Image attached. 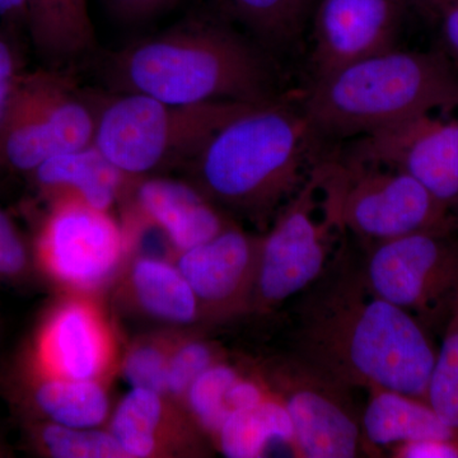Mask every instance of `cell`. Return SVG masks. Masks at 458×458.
<instances>
[{
  "label": "cell",
  "mask_w": 458,
  "mask_h": 458,
  "mask_svg": "<svg viewBox=\"0 0 458 458\" xmlns=\"http://www.w3.org/2000/svg\"><path fill=\"white\" fill-rule=\"evenodd\" d=\"M307 291L293 354L346 387L427 401L437 352L414 315L372 293L346 262H330Z\"/></svg>",
  "instance_id": "6da1fadb"
},
{
  "label": "cell",
  "mask_w": 458,
  "mask_h": 458,
  "mask_svg": "<svg viewBox=\"0 0 458 458\" xmlns=\"http://www.w3.org/2000/svg\"><path fill=\"white\" fill-rule=\"evenodd\" d=\"M313 135L302 113L274 99L250 104L216 129L189 165L213 203L267 222L309 180Z\"/></svg>",
  "instance_id": "7a4b0ae2"
},
{
  "label": "cell",
  "mask_w": 458,
  "mask_h": 458,
  "mask_svg": "<svg viewBox=\"0 0 458 458\" xmlns=\"http://www.w3.org/2000/svg\"><path fill=\"white\" fill-rule=\"evenodd\" d=\"M108 77L119 92L174 105L271 101L270 73L254 45L205 25L179 27L117 53Z\"/></svg>",
  "instance_id": "3957f363"
},
{
  "label": "cell",
  "mask_w": 458,
  "mask_h": 458,
  "mask_svg": "<svg viewBox=\"0 0 458 458\" xmlns=\"http://www.w3.org/2000/svg\"><path fill=\"white\" fill-rule=\"evenodd\" d=\"M458 110V68L442 53L394 49L322 77L303 102L316 135L345 138Z\"/></svg>",
  "instance_id": "277c9868"
},
{
  "label": "cell",
  "mask_w": 458,
  "mask_h": 458,
  "mask_svg": "<svg viewBox=\"0 0 458 458\" xmlns=\"http://www.w3.org/2000/svg\"><path fill=\"white\" fill-rule=\"evenodd\" d=\"M95 102L93 146L126 176L189 164L216 129L250 105H174L134 92Z\"/></svg>",
  "instance_id": "5b68a950"
},
{
  "label": "cell",
  "mask_w": 458,
  "mask_h": 458,
  "mask_svg": "<svg viewBox=\"0 0 458 458\" xmlns=\"http://www.w3.org/2000/svg\"><path fill=\"white\" fill-rule=\"evenodd\" d=\"M324 168L330 189L327 209L369 247L450 227L448 207L405 172L346 164Z\"/></svg>",
  "instance_id": "8992f818"
},
{
  "label": "cell",
  "mask_w": 458,
  "mask_h": 458,
  "mask_svg": "<svg viewBox=\"0 0 458 458\" xmlns=\"http://www.w3.org/2000/svg\"><path fill=\"white\" fill-rule=\"evenodd\" d=\"M95 131L96 102L81 95L68 69L25 72L3 137L2 167L31 174L50 157L90 146Z\"/></svg>",
  "instance_id": "52a82bcc"
},
{
  "label": "cell",
  "mask_w": 458,
  "mask_h": 458,
  "mask_svg": "<svg viewBox=\"0 0 458 458\" xmlns=\"http://www.w3.org/2000/svg\"><path fill=\"white\" fill-rule=\"evenodd\" d=\"M260 376L291 420L295 456L352 458L363 452L352 388L295 354L267 360Z\"/></svg>",
  "instance_id": "ba28073f"
},
{
  "label": "cell",
  "mask_w": 458,
  "mask_h": 458,
  "mask_svg": "<svg viewBox=\"0 0 458 458\" xmlns=\"http://www.w3.org/2000/svg\"><path fill=\"white\" fill-rule=\"evenodd\" d=\"M316 168L302 188L276 214L273 227L261 236L260 260L252 297L258 311L270 312L303 293L330 265V227L337 225L327 209V221L316 222L315 194L322 183Z\"/></svg>",
  "instance_id": "9c48e42d"
},
{
  "label": "cell",
  "mask_w": 458,
  "mask_h": 458,
  "mask_svg": "<svg viewBox=\"0 0 458 458\" xmlns=\"http://www.w3.org/2000/svg\"><path fill=\"white\" fill-rule=\"evenodd\" d=\"M445 233L417 232L370 246L360 267L364 284L417 318L451 309L458 291V247Z\"/></svg>",
  "instance_id": "30bf717a"
},
{
  "label": "cell",
  "mask_w": 458,
  "mask_h": 458,
  "mask_svg": "<svg viewBox=\"0 0 458 458\" xmlns=\"http://www.w3.org/2000/svg\"><path fill=\"white\" fill-rule=\"evenodd\" d=\"M346 165L405 172L445 207L458 204V119L432 113L360 135Z\"/></svg>",
  "instance_id": "8fae6325"
},
{
  "label": "cell",
  "mask_w": 458,
  "mask_h": 458,
  "mask_svg": "<svg viewBox=\"0 0 458 458\" xmlns=\"http://www.w3.org/2000/svg\"><path fill=\"white\" fill-rule=\"evenodd\" d=\"M56 199L42 237L51 270L74 288H99L122 262V229L108 212L95 209L81 199Z\"/></svg>",
  "instance_id": "7c38bea8"
},
{
  "label": "cell",
  "mask_w": 458,
  "mask_h": 458,
  "mask_svg": "<svg viewBox=\"0 0 458 458\" xmlns=\"http://www.w3.org/2000/svg\"><path fill=\"white\" fill-rule=\"evenodd\" d=\"M409 0H319L313 22L316 78L396 49Z\"/></svg>",
  "instance_id": "4fadbf2b"
},
{
  "label": "cell",
  "mask_w": 458,
  "mask_h": 458,
  "mask_svg": "<svg viewBox=\"0 0 458 458\" xmlns=\"http://www.w3.org/2000/svg\"><path fill=\"white\" fill-rule=\"evenodd\" d=\"M260 249L261 237L229 225L207 242L180 252L176 265L201 310L227 315L252 306Z\"/></svg>",
  "instance_id": "5bb4252c"
},
{
  "label": "cell",
  "mask_w": 458,
  "mask_h": 458,
  "mask_svg": "<svg viewBox=\"0 0 458 458\" xmlns=\"http://www.w3.org/2000/svg\"><path fill=\"white\" fill-rule=\"evenodd\" d=\"M137 201L179 252L207 242L231 225L200 190L179 181H144L138 188Z\"/></svg>",
  "instance_id": "9a60e30c"
},
{
  "label": "cell",
  "mask_w": 458,
  "mask_h": 458,
  "mask_svg": "<svg viewBox=\"0 0 458 458\" xmlns=\"http://www.w3.org/2000/svg\"><path fill=\"white\" fill-rule=\"evenodd\" d=\"M360 439L363 454L379 456L405 443L454 438L427 401L373 388L360 415Z\"/></svg>",
  "instance_id": "2e32d148"
},
{
  "label": "cell",
  "mask_w": 458,
  "mask_h": 458,
  "mask_svg": "<svg viewBox=\"0 0 458 458\" xmlns=\"http://www.w3.org/2000/svg\"><path fill=\"white\" fill-rule=\"evenodd\" d=\"M26 32L49 68L68 69L95 47L87 0H26Z\"/></svg>",
  "instance_id": "e0dca14e"
},
{
  "label": "cell",
  "mask_w": 458,
  "mask_h": 458,
  "mask_svg": "<svg viewBox=\"0 0 458 458\" xmlns=\"http://www.w3.org/2000/svg\"><path fill=\"white\" fill-rule=\"evenodd\" d=\"M47 354L55 376L98 379L110 360V343L101 319L86 304H66L51 321Z\"/></svg>",
  "instance_id": "ac0fdd59"
},
{
  "label": "cell",
  "mask_w": 458,
  "mask_h": 458,
  "mask_svg": "<svg viewBox=\"0 0 458 458\" xmlns=\"http://www.w3.org/2000/svg\"><path fill=\"white\" fill-rule=\"evenodd\" d=\"M44 191L60 197H74L95 209L108 212L125 180V174L114 167L90 144L82 149L59 153L42 162L31 172Z\"/></svg>",
  "instance_id": "d6986e66"
},
{
  "label": "cell",
  "mask_w": 458,
  "mask_h": 458,
  "mask_svg": "<svg viewBox=\"0 0 458 458\" xmlns=\"http://www.w3.org/2000/svg\"><path fill=\"white\" fill-rule=\"evenodd\" d=\"M131 285L141 309L172 324L195 321L201 311L197 295L177 265L140 258L132 265Z\"/></svg>",
  "instance_id": "ffe728a7"
},
{
  "label": "cell",
  "mask_w": 458,
  "mask_h": 458,
  "mask_svg": "<svg viewBox=\"0 0 458 458\" xmlns=\"http://www.w3.org/2000/svg\"><path fill=\"white\" fill-rule=\"evenodd\" d=\"M216 438L225 457L256 458L265 456L274 442L292 447L293 429L282 403L271 393L254 408L229 414Z\"/></svg>",
  "instance_id": "44dd1931"
},
{
  "label": "cell",
  "mask_w": 458,
  "mask_h": 458,
  "mask_svg": "<svg viewBox=\"0 0 458 458\" xmlns=\"http://www.w3.org/2000/svg\"><path fill=\"white\" fill-rule=\"evenodd\" d=\"M36 403L53 423L71 428H98L110 414V400L98 379L55 376L38 388Z\"/></svg>",
  "instance_id": "7402d4cb"
},
{
  "label": "cell",
  "mask_w": 458,
  "mask_h": 458,
  "mask_svg": "<svg viewBox=\"0 0 458 458\" xmlns=\"http://www.w3.org/2000/svg\"><path fill=\"white\" fill-rule=\"evenodd\" d=\"M164 394L131 388L114 410L110 433L125 457L153 456L165 417Z\"/></svg>",
  "instance_id": "603a6c76"
},
{
  "label": "cell",
  "mask_w": 458,
  "mask_h": 458,
  "mask_svg": "<svg viewBox=\"0 0 458 458\" xmlns=\"http://www.w3.org/2000/svg\"><path fill=\"white\" fill-rule=\"evenodd\" d=\"M427 403L458 442V291L448 312L441 349L437 352Z\"/></svg>",
  "instance_id": "cb8c5ba5"
},
{
  "label": "cell",
  "mask_w": 458,
  "mask_h": 458,
  "mask_svg": "<svg viewBox=\"0 0 458 458\" xmlns=\"http://www.w3.org/2000/svg\"><path fill=\"white\" fill-rule=\"evenodd\" d=\"M234 16L264 41L293 38L311 0H227Z\"/></svg>",
  "instance_id": "d4e9b609"
},
{
  "label": "cell",
  "mask_w": 458,
  "mask_h": 458,
  "mask_svg": "<svg viewBox=\"0 0 458 458\" xmlns=\"http://www.w3.org/2000/svg\"><path fill=\"white\" fill-rule=\"evenodd\" d=\"M240 376L234 367L216 361L190 386L183 399L192 418L205 432L216 436L231 414L229 391Z\"/></svg>",
  "instance_id": "484cf974"
},
{
  "label": "cell",
  "mask_w": 458,
  "mask_h": 458,
  "mask_svg": "<svg viewBox=\"0 0 458 458\" xmlns=\"http://www.w3.org/2000/svg\"><path fill=\"white\" fill-rule=\"evenodd\" d=\"M45 448L56 458H125L110 432L98 428H71L50 424L42 430Z\"/></svg>",
  "instance_id": "4316f807"
},
{
  "label": "cell",
  "mask_w": 458,
  "mask_h": 458,
  "mask_svg": "<svg viewBox=\"0 0 458 458\" xmlns=\"http://www.w3.org/2000/svg\"><path fill=\"white\" fill-rule=\"evenodd\" d=\"M219 360L212 344L203 340L183 342L168 355L167 394L185 397L190 386L199 376Z\"/></svg>",
  "instance_id": "83f0119b"
},
{
  "label": "cell",
  "mask_w": 458,
  "mask_h": 458,
  "mask_svg": "<svg viewBox=\"0 0 458 458\" xmlns=\"http://www.w3.org/2000/svg\"><path fill=\"white\" fill-rule=\"evenodd\" d=\"M168 355L152 344L132 349L123 360V375L126 382L131 388L167 394Z\"/></svg>",
  "instance_id": "f1b7e54d"
},
{
  "label": "cell",
  "mask_w": 458,
  "mask_h": 458,
  "mask_svg": "<svg viewBox=\"0 0 458 458\" xmlns=\"http://www.w3.org/2000/svg\"><path fill=\"white\" fill-rule=\"evenodd\" d=\"M17 38L18 36L0 26V153L18 84L26 72Z\"/></svg>",
  "instance_id": "f546056e"
},
{
  "label": "cell",
  "mask_w": 458,
  "mask_h": 458,
  "mask_svg": "<svg viewBox=\"0 0 458 458\" xmlns=\"http://www.w3.org/2000/svg\"><path fill=\"white\" fill-rule=\"evenodd\" d=\"M26 264V250L16 225L0 208V274L13 276Z\"/></svg>",
  "instance_id": "4dcf8cb0"
},
{
  "label": "cell",
  "mask_w": 458,
  "mask_h": 458,
  "mask_svg": "<svg viewBox=\"0 0 458 458\" xmlns=\"http://www.w3.org/2000/svg\"><path fill=\"white\" fill-rule=\"evenodd\" d=\"M394 457L400 458H457L458 442L454 439H424L394 447Z\"/></svg>",
  "instance_id": "1f68e13d"
},
{
  "label": "cell",
  "mask_w": 458,
  "mask_h": 458,
  "mask_svg": "<svg viewBox=\"0 0 458 458\" xmlns=\"http://www.w3.org/2000/svg\"><path fill=\"white\" fill-rule=\"evenodd\" d=\"M117 16L129 21H141L162 11L170 0H108Z\"/></svg>",
  "instance_id": "d6a6232c"
},
{
  "label": "cell",
  "mask_w": 458,
  "mask_h": 458,
  "mask_svg": "<svg viewBox=\"0 0 458 458\" xmlns=\"http://www.w3.org/2000/svg\"><path fill=\"white\" fill-rule=\"evenodd\" d=\"M438 18L447 56L458 68V0H445Z\"/></svg>",
  "instance_id": "836d02e7"
},
{
  "label": "cell",
  "mask_w": 458,
  "mask_h": 458,
  "mask_svg": "<svg viewBox=\"0 0 458 458\" xmlns=\"http://www.w3.org/2000/svg\"><path fill=\"white\" fill-rule=\"evenodd\" d=\"M0 26L16 36L26 32V0H0Z\"/></svg>",
  "instance_id": "e575fe53"
},
{
  "label": "cell",
  "mask_w": 458,
  "mask_h": 458,
  "mask_svg": "<svg viewBox=\"0 0 458 458\" xmlns=\"http://www.w3.org/2000/svg\"><path fill=\"white\" fill-rule=\"evenodd\" d=\"M409 3L410 4L417 5V7L430 14V16L438 17L445 0H409Z\"/></svg>",
  "instance_id": "d590c367"
},
{
  "label": "cell",
  "mask_w": 458,
  "mask_h": 458,
  "mask_svg": "<svg viewBox=\"0 0 458 458\" xmlns=\"http://www.w3.org/2000/svg\"><path fill=\"white\" fill-rule=\"evenodd\" d=\"M311 2H312V0H311Z\"/></svg>",
  "instance_id": "8d00e7d4"
}]
</instances>
